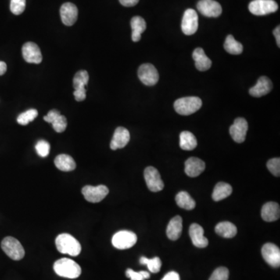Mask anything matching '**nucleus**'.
I'll use <instances>...</instances> for the list:
<instances>
[{
    "label": "nucleus",
    "mask_w": 280,
    "mask_h": 280,
    "mask_svg": "<svg viewBox=\"0 0 280 280\" xmlns=\"http://www.w3.org/2000/svg\"><path fill=\"white\" fill-rule=\"evenodd\" d=\"M182 233V218L180 216H174L169 222L167 227V238L171 241L179 239Z\"/></svg>",
    "instance_id": "obj_22"
},
{
    "label": "nucleus",
    "mask_w": 280,
    "mask_h": 280,
    "mask_svg": "<svg viewBox=\"0 0 280 280\" xmlns=\"http://www.w3.org/2000/svg\"><path fill=\"white\" fill-rule=\"evenodd\" d=\"M57 249L60 253L77 256L81 252V245L76 238L69 234H62L55 239Z\"/></svg>",
    "instance_id": "obj_1"
},
{
    "label": "nucleus",
    "mask_w": 280,
    "mask_h": 280,
    "mask_svg": "<svg viewBox=\"0 0 280 280\" xmlns=\"http://www.w3.org/2000/svg\"><path fill=\"white\" fill-rule=\"evenodd\" d=\"M57 275L68 279H76L81 274V268L76 262L69 259H61L54 264Z\"/></svg>",
    "instance_id": "obj_2"
},
{
    "label": "nucleus",
    "mask_w": 280,
    "mask_h": 280,
    "mask_svg": "<svg viewBox=\"0 0 280 280\" xmlns=\"http://www.w3.org/2000/svg\"><path fill=\"white\" fill-rule=\"evenodd\" d=\"M267 167L270 172L276 176L280 177V158H273L267 162Z\"/></svg>",
    "instance_id": "obj_38"
},
{
    "label": "nucleus",
    "mask_w": 280,
    "mask_h": 280,
    "mask_svg": "<svg viewBox=\"0 0 280 280\" xmlns=\"http://www.w3.org/2000/svg\"><path fill=\"white\" fill-rule=\"evenodd\" d=\"M44 120L47 123H52L53 129L57 133H62L67 127V120L64 116H62L60 112L57 110H51Z\"/></svg>",
    "instance_id": "obj_17"
},
{
    "label": "nucleus",
    "mask_w": 280,
    "mask_h": 280,
    "mask_svg": "<svg viewBox=\"0 0 280 280\" xmlns=\"http://www.w3.org/2000/svg\"><path fill=\"white\" fill-rule=\"evenodd\" d=\"M26 7V0H11L10 10L14 15L23 13Z\"/></svg>",
    "instance_id": "obj_35"
},
{
    "label": "nucleus",
    "mask_w": 280,
    "mask_h": 280,
    "mask_svg": "<svg viewBox=\"0 0 280 280\" xmlns=\"http://www.w3.org/2000/svg\"><path fill=\"white\" fill-rule=\"evenodd\" d=\"M131 27L133 30L132 33V40L134 42H138L141 39V35L146 29V23L141 16H134L132 18Z\"/></svg>",
    "instance_id": "obj_24"
},
{
    "label": "nucleus",
    "mask_w": 280,
    "mask_h": 280,
    "mask_svg": "<svg viewBox=\"0 0 280 280\" xmlns=\"http://www.w3.org/2000/svg\"><path fill=\"white\" fill-rule=\"evenodd\" d=\"M140 0H119V2L122 5L126 6V7H131L134 6L138 3Z\"/></svg>",
    "instance_id": "obj_41"
},
{
    "label": "nucleus",
    "mask_w": 280,
    "mask_h": 280,
    "mask_svg": "<svg viewBox=\"0 0 280 280\" xmlns=\"http://www.w3.org/2000/svg\"><path fill=\"white\" fill-rule=\"evenodd\" d=\"M137 242V234L132 231H121L116 233L112 238V245L120 250L131 248Z\"/></svg>",
    "instance_id": "obj_6"
},
{
    "label": "nucleus",
    "mask_w": 280,
    "mask_h": 280,
    "mask_svg": "<svg viewBox=\"0 0 280 280\" xmlns=\"http://www.w3.org/2000/svg\"><path fill=\"white\" fill-rule=\"evenodd\" d=\"M199 27V16L196 11L188 9L184 12L181 22V30L186 35H192L196 32Z\"/></svg>",
    "instance_id": "obj_8"
},
{
    "label": "nucleus",
    "mask_w": 280,
    "mask_h": 280,
    "mask_svg": "<svg viewBox=\"0 0 280 280\" xmlns=\"http://www.w3.org/2000/svg\"><path fill=\"white\" fill-rule=\"evenodd\" d=\"M273 34L275 36L276 39H277V45L280 47V27L278 26L277 28L273 31Z\"/></svg>",
    "instance_id": "obj_42"
},
{
    "label": "nucleus",
    "mask_w": 280,
    "mask_h": 280,
    "mask_svg": "<svg viewBox=\"0 0 280 280\" xmlns=\"http://www.w3.org/2000/svg\"><path fill=\"white\" fill-rule=\"evenodd\" d=\"M126 275L128 278L131 279V280H145L149 279V277H150V275L148 272H135L131 269H128L126 270Z\"/></svg>",
    "instance_id": "obj_34"
},
{
    "label": "nucleus",
    "mask_w": 280,
    "mask_h": 280,
    "mask_svg": "<svg viewBox=\"0 0 280 280\" xmlns=\"http://www.w3.org/2000/svg\"><path fill=\"white\" fill-rule=\"evenodd\" d=\"M38 112L36 109H30L20 114L17 117V123L22 126H27L37 118Z\"/></svg>",
    "instance_id": "obj_33"
},
{
    "label": "nucleus",
    "mask_w": 280,
    "mask_h": 280,
    "mask_svg": "<svg viewBox=\"0 0 280 280\" xmlns=\"http://www.w3.org/2000/svg\"><path fill=\"white\" fill-rule=\"evenodd\" d=\"M273 89L271 80L267 76H261L258 80L257 84L252 87L249 91V94L255 98H261L268 94Z\"/></svg>",
    "instance_id": "obj_19"
},
{
    "label": "nucleus",
    "mask_w": 280,
    "mask_h": 280,
    "mask_svg": "<svg viewBox=\"0 0 280 280\" xmlns=\"http://www.w3.org/2000/svg\"><path fill=\"white\" fill-rule=\"evenodd\" d=\"M23 59L28 63L39 64L42 61V55L39 47L34 42H27L22 47Z\"/></svg>",
    "instance_id": "obj_13"
},
{
    "label": "nucleus",
    "mask_w": 280,
    "mask_h": 280,
    "mask_svg": "<svg viewBox=\"0 0 280 280\" xmlns=\"http://www.w3.org/2000/svg\"><path fill=\"white\" fill-rule=\"evenodd\" d=\"M197 9L206 17H218L222 13V6L214 0H200L197 4Z\"/></svg>",
    "instance_id": "obj_11"
},
{
    "label": "nucleus",
    "mask_w": 280,
    "mask_h": 280,
    "mask_svg": "<svg viewBox=\"0 0 280 280\" xmlns=\"http://www.w3.org/2000/svg\"><path fill=\"white\" fill-rule=\"evenodd\" d=\"M216 234L224 238H232L236 236L238 229L231 222H221L215 227Z\"/></svg>",
    "instance_id": "obj_25"
},
{
    "label": "nucleus",
    "mask_w": 280,
    "mask_h": 280,
    "mask_svg": "<svg viewBox=\"0 0 280 280\" xmlns=\"http://www.w3.org/2000/svg\"><path fill=\"white\" fill-rule=\"evenodd\" d=\"M60 16L62 23L66 26H73L78 16V9L72 2H66L61 6Z\"/></svg>",
    "instance_id": "obj_15"
},
{
    "label": "nucleus",
    "mask_w": 280,
    "mask_h": 280,
    "mask_svg": "<svg viewBox=\"0 0 280 280\" xmlns=\"http://www.w3.org/2000/svg\"><path fill=\"white\" fill-rule=\"evenodd\" d=\"M55 165L57 168L62 171H72L76 167V162L72 156L66 154H60L55 159Z\"/></svg>",
    "instance_id": "obj_26"
},
{
    "label": "nucleus",
    "mask_w": 280,
    "mask_h": 280,
    "mask_svg": "<svg viewBox=\"0 0 280 280\" xmlns=\"http://www.w3.org/2000/svg\"><path fill=\"white\" fill-rule=\"evenodd\" d=\"M229 270L225 267H219L215 270L209 280H228Z\"/></svg>",
    "instance_id": "obj_37"
},
{
    "label": "nucleus",
    "mask_w": 280,
    "mask_h": 280,
    "mask_svg": "<svg viewBox=\"0 0 280 280\" xmlns=\"http://www.w3.org/2000/svg\"><path fill=\"white\" fill-rule=\"evenodd\" d=\"M184 166V171L187 175L191 177H198L206 168L204 161L197 157L188 158Z\"/></svg>",
    "instance_id": "obj_20"
},
{
    "label": "nucleus",
    "mask_w": 280,
    "mask_h": 280,
    "mask_svg": "<svg viewBox=\"0 0 280 280\" xmlns=\"http://www.w3.org/2000/svg\"><path fill=\"white\" fill-rule=\"evenodd\" d=\"M263 259L270 266L278 268L280 266V248L274 244L267 243L262 248Z\"/></svg>",
    "instance_id": "obj_12"
},
{
    "label": "nucleus",
    "mask_w": 280,
    "mask_h": 280,
    "mask_svg": "<svg viewBox=\"0 0 280 280\" xmlns=\"http://www.w3.org/2000/svg\"><path fill=\"white\" fill-rule=\"evenodd\" d=\"M140 264L147 266L148 270L152 273H159L162 266L161 260H160V258L158 257L149 259L142 256V257L140 258Z\"/></svg>",
    "instance_id": "obj_31"
},
{
    "label": "nucleus",
    "mask_w": 280,
    "mask_h": 280,
    "mask_svg": "<svg viewBox=\"0 0 280 280\" xmlns=\"http://www.w3.org/2000/svg\"><path fill=\"white\" fill-rule=\"evenodd\" d=\"M89 82V74L86 70H80L75 74L73 87L75 90L86 88Z\"/></svg>",
    "instance_id": "obj_32"
},
{
    "label": "nucleus",
    "mask_w": 280,
    "mask_h": 280,
    "mask_svg": "<svg viewBox=\"0 0 280 280\" xmlns=\"http://www.w3.org/2000/svg\"><path fill=\"white\" fill-rule=\"evenodd\" d=\"M224 49L231 55H240L243 52V45L237 41L234 36L228 35L224 42Z\"/></svg>",
    "instance_id": "obj_30"
},
{
    "label": "nucleus",
    "mask_w": 280,
    "mask_h": 280,
    "mask_svg": "<svg viewBox=\"0 0 280 280\" xmlns=\"http://www.w3.org/2000/svg\"><path fill=\"white\" fill-rule=\"evenodd\" d=\"M248 130V122L243 118H238L230 128V134L235 142L242 143L246 139Z\"/></svg>",
    "instance_id": "obj_14"
},
{
    "label": "nucleus",
    "mask_w": 280,
    "mask_h": 280,
    "mask_svg": "<svg viewBox=\"0 0 280 280\" xmlns=\"http://www.w3.org/2000/svg\"><path fill=\"white\" fill-rule=\"evenodd\" d=\"M198 142L192 133L184 131L180 134V147L184 150H193L196 148Z\"/></svg>",
    "instance_id": "obj_28"
},
{
    "label": "nucleus",
    "mask_w": 280,
    "mask_h": 280,
    "mask_svg": "<svg viewBox=\"0 0 280 280\" xmlns=\"http://www.w3.org/2000/svg\"><path fill=\"white\" fill-rule=\"evenodd\" d=\"M130 140V133L128 130H126L124 127H118L111 141V149L112 150H116L118 149L124 148L129 143Z\"/></svg>",
    "instance_id": "obj_16"
},
{
    "label": "nucleus",
    "mask_w": 280,
    "mask_h": 280,
    "mask_svg": "<svg viewBox=\"0 0 280 280\" xmlns=\"http://www.w3.org/2000/svg\"><path fill=\"white\" fill-rule=\"evenodd\" d=\"M202 100L198 97L180 98L174 102L176 112L181 116H190L199 111L202 107Z\"/></svg>",
    "instance_id": "obj_3"
},
{
    "label": "nucleus",
    "mask_w": 280,
    "mask_h": 280,
    "mask_svg": "<svg viewBox=\"0 0 280 280\" xmlns=\"http://www.w3.org/2000/svg\"><path fill=\"white\" fill-rule=\"evenodd\" d=\"M109 190L105 185H98V186H91L86 185L82 189V193L84 195L86 200L93 203H97L103 200L108 195Z\"/></svg>",
    "instance_id": "obj_10"
},
{
    "label": "nucleus",
    "mask_w": 280,
    "mask_h": 280,
    "mask_svg": "<svg viewBox=\"0 0 280 280\" xmlns=\"http://www.w3.org/2000/svg\"><path fill=\"white\" fill-rule=\"evenodd\" d=\"M177 206L186 210H192L195 209V202L191 195L186 192H180L175 198Z\"/></svg>",
    "instance_id": "obj_29"
},
{
    "label": "nucleus",
    "mask_w": 280,
    "mask_h": 280,
    "mask_svg": "<svg viewBox=\"0 0 280 280\" xmlns=\"http://www.w3.org/2000/svg\"><path fill=\"white\" fill-rule=\"evenodd\" d=\"M248 9L256 16H265L277 12L279 5L274 0H254L248 5Z\"/></svg>",
    "instance_id": "obj_5"
},
{
    "label": "nucleus",
    "mask_w": 280,
    "mask_h": 280,
    "mask_svg": "<svg viewBox=\"0 0 280 280\" xmlns=\"http://www.w3.org/2000/svg\"><path fill=\"white\" fill-rule=\"evenodd\" d=\"M232 187L231 184L225 182H219L213 189V199L216 202L223 200L232 193Z\"/></svg>",
    "instance_id": "obj_27"
},
{
    "label": "nucleus",
    "mask_w": 280,
    "mask_h": 280,
    "mask_svg": "<svg viewBox=\"0 0 280 280\" xmlns=\"http://www.w3.org/2000/svg\"><path fill=\"white\" fill-rule=\"evenodd\" d=\"M192 57L195 60V67L199 71H206L211 68L212 61L208 58L202 48H195L192 53Z\"/></svg>",
    "instance_id": "obj_21"
},
{
    "label": "nucleus",
    "mask_w": 280,
    "mask_h": 280,
    "mask_svg": "<svg viewBox=\"0 0 280 280\" xmlns=\"http://www.w3.org/2000/svg\"><path fill=\"white\" fill-rule=\"evenodd\" d=\"M140 81L145 86H154L159 80V73L153 65L145 63L140 66L138 70Z\"/></svg>",
    "instance_id": "obj_7"
},
{
    "label": "nucleus",
    "mask_w": 280,
    "mask_h": 280,
    "mask_svg": "<svg viewBox=\"0 0 280 280\" xmlns=\"http://www.w3.org/2000/svg\"><path fill=\"white\" fill-rule=\"evenodd\" d=\"M190 238L195 247L199 248H206L209 241L204 237V230L199 224H192L189 228Z\"/></svg>",
    "instance_id": "obj_18"
},
{
    "label": "nucleus",
    "mask_w": 280,
    "mask_h": 280,
    "mask_svg": "<svg viewBox=\"0 0 280 280\" xmlns=\"http://www.w3.org/2000/svg\"><path fill=\"white\" fill-rule=\"evenodd\" d=\"M280 206L277 202H267L262 209V217L266 222H273L280 218Z\"/></svg>",
    "instance_id": "obj_23"
},
{
    "label": "nucleus",
    "mask_w": 280,
    "mask_h": 280,
    "mask_svg": "<svg viewBox=\"0 0 280 280\" xmlns=\"http://www.w3.org/2000/svg\"><path fill=\"white\" fill-rule=\"evenodd\" d=\"M1 247L8 257L14 261L21 260L25 256V251L20 241L12 237H6L2 240Z\"/></svg>",
    "instance_id": "obj_4"
},
{
    "label": "nucleus",
    "mask_w": 280,
    "mask_h": 280,
    "mask_svg": "<svg viewBox=\"0 0 280 280\" xmlns=\"http://www.w3.org/2000/svg\"><path fill=\"white\" fill-rule=\"evenodd\" d=\"M73 95H74L75 99H76V101H84V100L86 99V97H87V91H86V88L75 90Z\"/></svg>",
    "instance_id": "obj_39"
},
{
    "label": "nucleus",
    "mask_w": 280,
    "mask_h": 280,
    "mask_svg": "<svg viewBox=\"0 0 280 280\" xmlns=\"http://www.w3.org/2000/svg\"><path fill=\"white\" fill-rule=\"evenodd\" d=\"M144 177L148 188L152 192H158L163 189L164 184L160 173L155 167H148L144 170Z\"/></svg>",
    "instance_id": "obj_9"
},
{
    "label": "nucleus",
    "mask_w": 280,
    "mask_h": 280,
    "mask_svg": "<svg viewBox=\"0 0 280 280\" xmlns=\"http://www.w3.org/2000/svg\"><path fill=\"white\" fill-rule=\"evenodd\" d=\"M161 280H180V277L178 273L172 271L167 273Z\"/></svg>",
    "instance_id": "obj_40"
},
{
    "label": "nucleus",
    "mask_w": 280,
    "mask_h": 280,
    "mask_svg": "<svg viewBox=\"0 0 280 280\" xmlns=\"http://www.w3.org/2000/svg\"><path fill=\"white\" fill-rule=\"evenodd\" d=\"M6 69H7V66L5 62L0 61V76L5 74Z\"/></svg>",
    "instance_id": "obj_43"
},
{
    "label": "nucleus",
    "mask_w": 280,
    "mask_h": 280,
    "mask_svg": "<svg viewBox=\"0 0 280 280\" xmlns=\"http://www.w3.org/2000/svg\"><path fill=\"white\" fill-rule=\"evenodd\" d=\"M50 144L45 140H40L35 145L37 154L41 157H46L50 152Z\"/></svg>",
    "instance_id": "obj_36"
}]
</instances>
